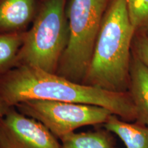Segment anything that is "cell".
<instances>
[{
  "label": "cell",
  "instance_id": "cell-2",
  "mask_svg": "<svg viewBox=\"0 0 148 148\" xmlns=\"http://www.w3.org/2000/svg\"><path fill=\"white\" fill-rule=\"evenodd\" d=\"M135 32L127 0H110L83 84L113 92H127Z\"/></svg>",
  "mask_w": 148,
  "mask_h": 148
},
{
  "label": "cell",
  "instance_id": "cell-11",
  "mask_svg": "<svg viewBox=\"0 0 148 148\" xmlns=\"http://www.w3.org/2000/svg\"><path fill=\"white\" fill-rule=\"evenodd\" d=\"M23 34L16 32L0 33V75L15 64L16 57L23 45Z\"/></svg>",
  "mask_w": 148,
  "mask_h": 148
},
{
  "label": "cell",
  "instance_id": "cell-8",
  "mask_svg": "<svg viewBox=\"0 0 148 148\" xmlns=\"http://www.w3.org/2000/svg\"><path fill=\"white\" fill-rule=\"evenodd\" d=\"M34 0H0V33L16 30L28 23Z\"/></svg>",
  "mask_w": 148,
  "mask_h": 148
},
{
  "label": "cell",
  "instance_id": "cell-13",
  "mask_svg": "<svg viewBox=\"0 0 148 148\" xmlns=\"http://www.w3.org/2000/svg\"><path fill=\"white\" fill-rule=\"evenodd\" d=\"M132 51L148 68V36L142 33L134 40Z\"/></svg>",
  "mask_w": 148,
  "mask_h": 148
},
{
  "label": "cell",
  "instance_id": "cell-4",
  "mask_svg": "<svg viewBox=\"0 0 148 148\" xmlns=\"http://www.w3.org/2000/svg\"><path fill=\"white\" fill-rule=\"evenodd\" d=\"M66 0H47L24 37L15 64L56 73L68 42Z\"/></svg>",
  "mask_w": 148,
  "mask_h": 148
},
{
  "label": "cell",
  "instance_id": "cell-12",
  "mask_svg": "<svg viewBox=\"0 0 148 148\" xmlns=\"http://www.w3.org/2000/svg\"><path fill=\"white\" fill-rule=\"evenodd\" d=\"M127 5L136 32L148 33V0H127Z\"/></svg>",
  "mask_w": 148,
  "mask_h": 148
},
{
  "label": "cell",
  "instance_id": "cell-9",
  "mask_svg": "<svg viewBox=\"0 0 148 148\" xmlns=\"http://www.w3.org/2000/svg\"><path fill=\"white\" fill-rule=\"evenodd\" d=\"M102 127L114 134L124 143L125 148H148V126L130 122L111 114Z\"/></svg>",
  "mask_w": 148,
  "mask_h": 148
},
{
  "label": "cell",
  "instance_id": "cell-5",
  "mask_svg": "<svg viewBox=\"0 0 148 148\" xmlns=\"http://www.w3.org/2000/svg\"><path fill=\"white\" fill-rule=\"evenodd\" d=\"M14 107L40 122L59 140L79 127L103 125L112 114L100 106L50 100H27Z\"/></svg>",
  "mask_w": 148,
  "mask_h": 148
},
{
  "label": "cell",
  "instance_id": "cell-14",
  "mask_svg": "<svg viewBox=\"0 0 148 148\" xmlns=\"http://www.w3.org/2000/svg\"><path fill=\"white\" fill-rule=\"evenodd\" d=\"M10 108V107L7 106L4 101L0 97V121H1V120L2 119L3 116L5 115V114L6 113V112Z\"/></svg>",
  "mask_w": 148,
  "mask_h": 148
},
{
  "label": "cell",
  "instance_id": "cell-1",
  "mask_svg": "<svg viewBox=\"0 0 148 148\" xmlns=\"http://www.w3.org/2000/svg\"><path fill=\"white\" fill-rule=\"evenodd\" d=\"M0 97L9 107L34 99L56 101L100 106L124 121L136 119L135 107L127 92H113L75 82L26 65L17 66L0 75Z\"/></svg>",
  "mask_w": 148,
  "mask_h": 148
},
{
  "label": "cell",
  "instance_id": "cell-6",
  "mask_svg": "<svg viewBox=\"0 0 148 148\" xmlns=\"http://www.w3.org/2000/svg\"><path fill=\"white\" fill-rule=\"evenodd\" d=\"M0 148H61L43 124L10 107L0 121Z\"/></svg>",
  "mask_w": 148,
  "mask_h": 148
},
{
  "label": "cell",
  "instance_id": "cell-3",
  "mask_svg": "<svg viewBox=\"0 0 148 148\" xmlns=\"http://www.w3.org/2000/svg\"><path fill=\"white\" fill-rule=\"evenodd\" d=\"M110 0H71L68 42L56 73L82 83L89 67L102 20Z\"/></svg>",
  "mask_w": 148,
  "mask_h": 148
},
{
  "label": "cell",
  "instance_id": "cell-7",
  "mask_svg": "<svg viewBox=\"0 0 148 148\" xmlns=\"http://www.w3.org/2000/svg\"><path fill=\"white\" fill-rule=\"evenodd\" d=\"M127 92L136 110L135 122L148 126V68L133 51Z\"/></svg>",
  "mask_w": 148,
  "mask_h": 148
},
{
  "label": "cell",
  "instance_id": "cell-10",
  "mask_svg": "<svg viewBox=\"0 0 148 148\" xmlns=\"http://www.w3.org/2000/svg\"><path fill=\"white\" fill-rule=\"evenodd\" d=\"M60 140L61 148H116L112 133L104 127L87 132L71 133Z\"/></svg>",
  "mask_w": 148,
  "mask_h": 148
}]
</instances>
